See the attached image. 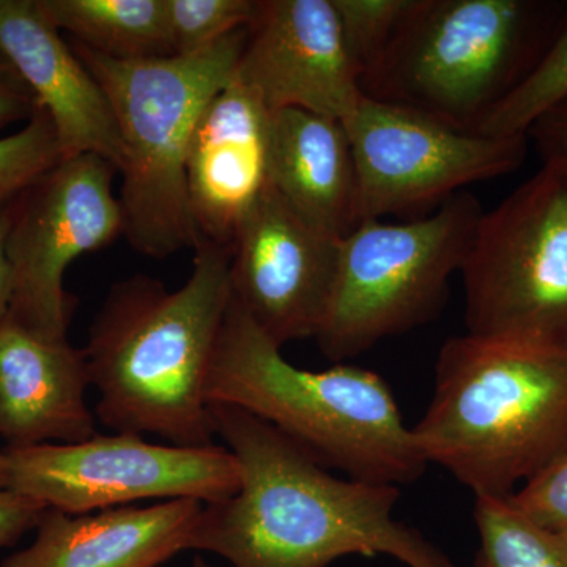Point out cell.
I'll use <instances>...</instances> for the list:
<instances>
[{
    "instance_id": "obj_1",
    "label": "cell",
    "mask_w": 567,
    "mask_h": 567,
    "mask_svg": "<svg viewBox=\"0 0 567 567\" xmlns=\"http://www.w3.org/2000/svg\"><path fill=\"white\" fill-rule=\"evenodd\" d=\"M210 415L240 465V487L204 506L192 550L213 551L234 567H328L346 555L454 567L394 518L399 487L330 475L275 425L238 406L210 404Z\"/></svg>"
},
{
    "instance_id": "obj_2",
    "label": "cell",
    "mask_w": 567,
    "mask_h": 567,
    "mask_svg": "<svg viewBox=\"0 0 567 567\" xmlns=\"http://www.w3.org/2000/svg\"><path fill=\"white\" fill-rule=\"evenodd\" d=\"M233 251L200 240L192 276L171 292L145 275L115 282L89 330L95 416L118 434L212 446L208 374L233 300Z\"/></svg>"
},
{
    "instance_id": "obj_3",
    "label": "cell",
    "mask_w": 567,
    "mask_h": 567,
    "mask_svg": "<svg viewBox=\"0 0 567 567\" xmlns=\"http://www.w3.org/2000/svg\"><path fill=\"white\" fill-rule=\"evenodd\" d=\"M412 431L427 464L476 498L513 495L567 451V344L446 339Z\"/></svg>"
},
{
    "instance_id": "obj_4",
    "label": "cell",
    "mask_w": 567,
    "mask_h": 567,
    "mask_svg": "<svg viewBox=\"0 0 567 567\" xmlns=\"http://www.w3.org/2000/svg\"><path fill=\"white\" fill-rule=\"evenodd\" d=\"M205 398L275 425L324 468L401 487L427 468L383 377L352 364L306 371L286 360L238 301L230 300Z\"/></svg>"
},
{
    "instance_id": "obj_5",
    "label": "cell",
    "mask_w": 567,
    "mask_h": 567,
    "mask_svg": "<svg viewBox=\"0 0 567 567\" xmlns=\"http://www.w3.org/2000/svg\"><path fill=\"white\" fill-rule=\"evenodd\" d=\"M246 28L196 55L117 61L71 43L114 112L122 144L123 237L144 256L196 249L186 156L205 106L235 78Z\"/></svg>"
},
{
    "instance_id": "obj_6",
    "label": "cell",
    "mask_w": 567,
    "mask_h": 567,
    "mask_svg": "<svg viewBox=\"0 0 567 567\" xmlns=\"http://www.w3.org/2000/svg\"><path fill=\"white\" fill-rule=\"evenodd\" d=\"M566 10L544 0H416L361 89L475 133L539 61Z\"/></svg>"
},
{
    "instance_id": "obj_7",
    "label": "cell",
    "mask_w": 567,
    "mask_h": 567,
    "mask_svg": "<svg viewBox=\"0 0 567 567\" xmlns=\"http://www.w3.org/2000/svg\"><path fill=\"white\" fill-rule=\"evenodd\" d=\"M483 213L480 200L462 192L410 221L357 224L341 240L333 293L316 336L324 357L341 364L434 320Z\"/></svg>"
},
{
    "instance_id": "obj_8",
    "label": "cell",
    "mask_w": 567,
    "mask_h": 567,
    "mask_svg": "<svg viewBox=\"0 0 567 567\" xmlns=\"http://www.w3.org/2000/svg\"><path fill=\"white\" fill-rule=\"evenodd\" d=\"M466 333L567 344V177L543 163L484 210L461 268Z\"/></svg>"
},
{
    "instance_id": "obj_9",
    "label": "cell",
    "mask_w": 567,
    "mask_h": 567,
    "mask_svg": "<svg viewBox=\"0 0 567 567\" xmlns=\"http://www.w3.org/2000/svg\"><path fill=\"white\" fill-rule=\"evenodd\" d=\"M6 488L66 514L141 499L218 503L237 494L240 465L224 446L156 445L141 435H93L80 443L6 447Z\"/></svg>"
},
{
    "instance_id": "obj_10",
    "label": "cell",
    "mask_w": 567,
    "mask_h": 567,
    "mask_svg": "<svg viewBox=\"0 0 567 567\" xmlns=\"http://www.w3.org/2000/svg\"><path fill=\"white\" fill-rule=\"evenodd\" d=\"M357 166V218L434 212L473 183L517 171L527 136L464 132L424 112L363 96L344 122Z\"/></svg>"
},
{
    "instance_id": "obj_11",
    "label": "cell",
    "mask_w": 567,
    "mask_h": 567,
    "mask_svg": "<svg viewBox=\"0 0 567 567\" xmlns=\"http://www.w3.org/2000/svg\"><path fill=\"white\" fill-rule=\"evenodd\" d=\"M117 174L110 162L85 153L62 159L13 200L9 257L13 268L10 317L32 333L66 339L78 298L63 287L66 268L123 234Z\"/></svg>"
},
{
    "instance_id": "obj_12",
    "label": "cell",
    "mask_w": 567,
    "mask_h": 567,
    "mask_svg": "<svg viewBox=\"0 0 567 567\" xmlns=\"http://www.w3.org/2000/svg\"><path fill=\"white\" fill-rule=\"evenodd\" d=\"M342 238L317 229L268 188L233 245V297L276 346L315 338L330 305Z\"/></svg>"
},
{
    "instance_id": "obj_13",
    "label": "cell",
    "mask_w": 567,
    "mask_h": 567,
    "mask_svg": "<svg viewBox=\"0 0 567 567\" xmlns=\"http://www.w3.org/2000/svg\"><path fill=\"white\" fill-rule=\"evenodd\" d=\"M235 80L270 112L346 122L363 100L333 0H257Z\"/></svg>"
},
{
    "instance_id": "obj_14",
    "label": "cell",
    "mask_w": 567,
    "mask_h": 567,
    "mask_svg": "<svg viewBox=\"0 0 567 567\" xmlns=\"http://www.w3.org/2000/svg\"><path fill=\"white\" fill-rule=\"evenodd\" d=\"M271 117L274 112L235 78L205 106L186 156L199 241L233 251L238 227L270 188Z\"/></svg>"
},
{
    "instance_id": "obj_15",
    "label": "cell",
    "mask_w": 567,
    "mask_h": 567,
    "mask_svg": "<svg viewBox=\"0 0 567 567\" xmlns=\"http://www.w3.org/2000/svg\"><path fill=\"white\" fill-rule=\"evenodd\" d=\"M0 54L50 115L63 159L92 153L118 174L122 144L111 104L39 0H0Z\"/></svg>"
},
{
    "instance_id": "obj_16",
    "label": "cell",
    "mask_w": 567,
    "mask_h": 567,
    "mask_svg": "<svg viewBox=\"0 0 567 567\" xmlns=\"http://www.w3.org/2000/svg\"><path fill=\"white\" fill-rule=\"evenodd\" d=\"M87 357L7 316L0 320V436L7 447L65 445L96 435L85 401Z\"/></svg>"
},
{
    "instance_id": "obj_17",
    "label": "cell",
    "mask_w": 567,
    "mask_h": 567,
    "mask_svg": "<svg viewBox=\"0 0 567 567\" xmlns=\"http://www.w3.org/2000/svg\"><path fill=\"white\" fill-rule=\"evenodd\" d=\"M204 506L177 498L89 514L47 507L35 540L0 567H158L192 550Z\"/></svg>"
},
{
    "instance_id": "obj_18",
    "label": "cell",
    "mask_w": 567,
    "mask_h": 567,
    "mask_svg": "<svg viewBox=\"0 0 567 567\" xmlns=\"http://www.w3.org/2000/svg\"><path fill=\"white\" fill-rule=\"evenodd\" d=\"M270 186L317 229L336 238L352 233L357 166L344 122L305 110L274 112Z\"/></svg>"
},
{
    "instance_id": "obj_19",
    "label": "cell",
    "mask_w": 567,
    "mask_h": 567,
    "mask_svg": "<svg viewBox=\"0 0 567 567\" xmlns=\"http://www.w3.org/2000/svg\"><path fill=\"white\" fill-rule=\"evenodd\" d=\"M73 43L117 61L169 58L166 0H39Z\"/></svg>"
},
{
    "instance_id": "obj_20",
    "label": "cell",
    "mask_w": 567,
    "mask_h": 567,
    "mask_svg": "<svg viewBox=\"0 0 567 567\" xmlns=\"http://www.w3.org/2000/svg\"><path fill=\"white\" fill-rule=\"evenodd\" d=\"M475 522L476 567H567V537L535 524L509 496H477Z\"/></svg>"
},
{
    "instance_id": "obj_21",
    "label": "cell",
    "mask_w": 567,
    "mask_h": 567,
    "mask_svg": "<svg viewBox=\"0 0 567 567\" xmlns=\"http://www.w3.org/2000/svg\"><path fill=\"white\" fill-rule=\"evenodd\" d=\"M567 102V10L554 40L524 81L494 107L475 133L527 136L537 118Z\"/></svg>"
},
{
    "instance_id": "obj_22",
    "label": "cell",
    "mask_w": 567,
    "mask_h": 567,
    "mask_svg": "<svg viewBox=\"0 0 567 567\" xmlns=\"http://www.w3.org/2000/svg\"><path fill=\"white\" fill-rule=\"evenodd\" d=\"M342 39L360 80L379 65L416 0H333Z\"/></svg>"
},
{
    "instance_id": "obj_23",
    "label": "cell",
    "mask_w": 567,
    "mask_h": 567,
    "mask_svg": "<svg viewBox=\"0 0 567 567\" xmlns=\"http://www.w3.org/2000/svg\"><path fill=\"white\" fill-rule=\"evenodd\" d=\"M257 0H166L167 31L174 55L208 50L248 28Z\"/></svg>"
},
{
    "instance_id": "obj_24",
    "label": "cell",
    "mask_w": 567,
    "mask_h": 567,
    "mask_svg": "<svg viewBox=\"0 0 567 567\" xmlns=\"http://www.w3.org/2000/svg\"><path fill=\"white\" fill-rule=\"evenodd\" d=\"M62 159L54 123L39 104L20 132L0 137V204L20 196Z\"/></svg>"
},
{
    "instance_id": "obj_25",
    "label": "cell",
    "mask_w": 567,
    "mask_h": 567,
    "mask_svg": "<svg viewBox=\"0 0 567 567\" xmlns=\"http://www.w3.org/2000/svg\"><path fill=\"white\" fill-rule=\"evenodd\" d=\"M535 524L567 537V451L509 496Z\"/></svg>"
},
{
    "instance_id": "obj_26",
    "label": "cell",
    "mask_w": 567,
    "mask_h": 567,
    "mask_svg": "<svg viewBox=\"0 0 567 567\" xmlns=\"http://www.w3.org/2000/svg\"><path fill=\"white\" fill-rule=\"evenodd\" d=\"M527 137L543 163L558 167L567 177V102L537 118L528 130Z\"/></svg>"
},
{
    "instance_id": "obj_27",
    "label": "cell",
    "mask_w": 567,
    "mask_h": 567,
    "mask_svg": "<svg viewBox=\"0 0 567 567\" xmlns=\"http://www.w3.org/2000/svg\"><path fill=\"white\" fill-rule=\"evenodd\" d=\"M47 506L35 499L0 488V547H11L29 529L37 528Z\"/></svg>"
},
{
    "instance_id": "obj_28",
    "label": "cell",
    "mask_w": 567,
    "mask_h": 567,
    "mask_svg": "<svg viewBox=\"0 0 567 567\" xmlns=\"http://www.w3.org/2000/svg\"><path fill=\"white\" fill-rule=\"evenodd\" d=\"M39 103L20 74L0 54V130L11 123L28 122Z\"/></svg>"
},
{
    "instance_id": "obj_29",
    "label": "cell",
    "mask_w": 567,
    "mask_h": 567,
    "mask_svg": "<svg viewBox=\"0 0 567 567\" xmlns=\"http://www.w3.org/2000/svg\"><path fill=\"white\" fill-rule=\"evenodd\" d=\"M13 200L0 204V320L10 315L11 300H13V268H11L9 249H7Z\"/></svg>"
},
{
    "instance_id": "obj_30",
    "label": "cell",
    "mask_w": 567,
    "mask_h": 567,
    "mask_svg": "<svg viewBox=\"0 0 567 567\" xmlns=\"http://www.w3.org/2000/svg\"><path fill=\"white\" fill-rule=\"evenodd\" d=\"M6 457H3L2 451H0V488H6Z\"/></svg>"
},
{
    "instance_id": "obj_31",
    "label": "cell",
    "mask_w": 567,
    "mask_h": 567,
    "mask_svg": "<svg viewBox=\"0 0 567 567\" xmlns=\"http://www.w3.org/2000/svg\"><path fill=\"white\" fill-rule=\"evenodd\" d=\"M193 567H212L210 565H208L207 561H205L204 558H200V557H196L194 558V565Z\"/></svg>"
}]
</instances>
